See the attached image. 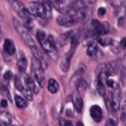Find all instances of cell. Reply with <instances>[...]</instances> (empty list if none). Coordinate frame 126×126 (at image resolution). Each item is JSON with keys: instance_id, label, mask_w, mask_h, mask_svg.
Masks as SVG:
<instances>
[{"instance_id": "6da1fadb", "label": "cell", "mask_w": 126, "mask_h": 126, "mask_svg": "<svg viewBox=\"0 0 126 126\" xmlns=\"http://www.w3.org/2000/svg\"><path fill=\"white\" fill-rule=\"evenodd\" d=\"M36 37L45 53L50 57L52 60L55 62L57 61L59 54L52 37L50 35H47L45 32L42 30H38Z\"/></svg>"}, {"instance_id": "7a4b0ae2", "label": "cell", "mask_w": 126, "mask_h": 126, "mask_svg": "<svg viewBox=\"0 0 126 126\" xmlns=\"http://www.w3.org/2000/svg\"><path fill=\"white\" fill-rule=\"evenodd\" d=\"M87 14V8L83 10H72L70 12L57 17L56 23L59 25L65 27H71L83 21Z\"/></svg>"}, {"instance_id": "3957f363", "label": "cell", "mask_w": 126, "mask_h": 126, "mask_svg": "<svg viewBox=\"0 0 126 126\" xmlns=\"http://www.w3.org/2000/svg\"><path fill=\"white\" fill-rule=\"evenodd\" d=\"M13 9L20 17L24 21L25 26L28 29H32L34 27L33 16L30 10L24 4L18 0H7Z\"/></svg>"}, {"instance_id": "277c9868", "label": "cell", "mask_w": 126, "mask_h": 126, "mask_svg": "<svg viewBox=\"0 0 126 126\" xmlns=\"http://www.w3.org/2000/svg\"><path fill=\"white\" fill-rule=\"evenodd\" d=\"M28 9L33 16L40 18H49L52 15L51 5L49 2L32 1L28 4Z\"/></svg>"}, {"instance_id": "5b68a950", "label": "cell", "mask_w": 126, "mask_h": 126, "mask_svg": "<svg viewBox=\"0 0 126 126\" xmlns=\"http://www.w3.org/2000/svg\"><path fill=\"white\" fill-rule=\"evenodd\" d=\"M79 42L78 38L75 36H72L71 38V44L70 48L63 57L60 64V67L63 72H66L70 69V62L71 58L73 56L76 49L79 45Z\"/></svg>"}, {"instance_id": "8992f818", "label": "cell", "mask_w": 126, "mask_h": 126, "mask_svg": "<svg viewBox=\"0 0 126 126\" xmlns=\"http://www.w3.org/2000/svg\"><path fill=\"white\" fill-rule=\"evenodd\" d=\"M13 25L22 40L29 47L36 46L35 42L32 38L28 29L25 25H22L16 18L13 19Z\"/></svg>"}, {"instance_id": "52a82bcc", "label": "cell", "mask_w": 126, "mask_h": 126, "mask_svg": "<svg viewBox=\"0 0 126 126\" xmlns=\"http://www.w3.org/2000/svg\"><path fill=\"white\" fill-rule=\"evenodd\" d=\"M44 70L41 63L36 58H32L31 74L33 79L37 82L41 88H43L46 82Z\"/></svg>"}, {"instance_id": "ba28073f", "label": "cell", "mask_w": 126, "mask_h": 126, "mask_svg": "<svg viewBox=\"0 0 126 126\" xmlns=\"http://www.w3.org/2000/svg\"><path fill=\"white\" fill-rule=\"evenodd\" d=\"M49 3L63 14L69 13L73 9V1L71 0H49Z\"/></svg>"}, {"instance_id": "9c48e42d", "label": "cell", "mask_w": 126, "mask_h": 126, "mask_svg": "<svg viewBox=\"0 0 126 126\" xmlns=\"http://www.w3.org/2000/svg\"><path fill=\"white\" fill-rule=\"evenodd\" d=\"M91 32L94 35H98L106 34L108 32L107 27L102 24L99 21L93 19L91 22Z\"/></svg>"}, {"instance_id": "30bf717a", "label": "cell", "mask_w": 126, "mask_h": 126, "mask_svg": "<svg viewBox=\"0 0 126 126\" xmlns=\"http://www.w3.org/2000/svg\"><path fill=\"white\" fill-rule=\"evenodd\" d=\"M122 99L121 90L119 87L117 86L114 89L112 93V97L110 100L112 107L116 111L119 109L121 106V101Z\"/></svg>"}, {"instance_id": "8fae6325", "label": "cell", "mask_w": 126, "mask_h": 126, "mask_svg": "<svg viewBox=\"0 0 126 126\" xmlns=\"http://www.w3.org/2000/svg\"><path fill=\"white\" fill-rule=\"evenodd\" d=\"M16 63L17 67L20 72L23 73L27 70L28 66V61L25 56V54L22 51H19L16 56Z\"/></svg>"}, {"instance_id": "7c38bea8", "label": "cell", "mask_w": 126, "mask_h": 126, "mask_svg": "<svg viewBox=\"0 0 126 126\" xmlns=\"http://www.w3.org/2000/svg\"><path fill=\"white\" fill-rule=\"evenodd\" d=\"M71 100L73 104L74 107L78 113L82 112L83 107V100L80 95L79 91L76 90L71 95Z\"/></svg>"}, {"instance_id": "4fadbf2b", "label": "cell", "mask_w": 126, "mask_h": 126, "mask_svg": "<svg viewBox=\"0 0 126 126\" xmlns=\"http://www.w3.org/2000/svg\"><path fill=\"white\" fill-rule=\"evenodd\" d=\"M90 114L95 122L99 123L103 119V112L101 107L98 105H94L90 109Z\"/></svg>"}, {"instance_id": "5bb4252c", "label": "cell", "mask_w": 126, "mask_h": 126, "mask_svg": "<svg viewBox=\"0 0 126 126\" xmlns=\"http://www.w3.org/2000/svg\"><path fill=\"white\" fill-rule=\"evenodd\" d=\"M30 48L34 58H36L41 63L44 69H46L48 65L47 61L46 59L45 56L43 55V53L36 48V46L31 47Z\"/></svg>"}, {"instance_id": "9a60e30c", "label": "cell", "mask_w": 126, "mask_h": 126, "mask_svg": "<svg viewBox=\"0 0 126 126\" xmlns=\"http://www.w3.org/2000/svg\"><path fill=\"white\" fill-rule=\"evenodd\" d=\"M105 80L101 74H97V77L95 80V86L98 93L102 96L106 94V88L104 85Z\"/></svg>"}, {"instance_id": "2e32d148", "label": "cell", "mask_w": 126, "mask_h": 126, "mask_svg": "<svg viewBox=\"0 0 126 126\" xmlns=\"http://www.w3.org/2000/svg\"><path fill=\"white\" fill-rule=\"evenodd\" d=\"M3 49L5 53L9 56H12L16 53V46L14 43L11 40L6 38L3 44Z\"/></svg>"}, {"instance_id": "e0dca14e", "label": "cell", "mask_w": 126, "mask_h": 126, "mask_svg": "<svg viewBox=\"0 0 126 126\" xmlns=\"http://www.w3.org/2000/svg\"><path fill=\"white\" fill-rule=\"evenodd\" d=\"M0 121H1V124L3 126H9L12 123L11 115L6 111H2L0 114Z\"/></svg>"}, {"instance_id": "ac0fdd59", "label": "cell", "mask_w": 126, "mask_h": 126, "mask_svg": "<svg viewBox=\"0 0 126 126\" xmlns=\"http://www.w3.org/2000/svg\"><path fill=\"white\" fill-rule=\"evenodd\" d=\"M23 78L25 84L27 88L30 89L31 90H33L34 92H37L36 87L35 84H34V79H33V78L30 77L28 76V75H27V74H23Z\"/></svg>"}, {"instance_id": "d6986e66", "label": "cell", "mask_w": 126, "mask_h": 126, "mask_svg": "<svg viewBox=\"0 0 126 126\" xmlns=\"http://www.w3.org/2000/svg\"><path fill=\"white\" fill-rule=\"evenodd\" d=\"M48 90L50 93L54 94L58 91L59 89V85L57 82L54 79H50L49 80L47 86Z\"/></svg>"}, {"instance_id": "ffe728a7", "label": "cell", "mask_w": 126, "mask_h": 126, "mask_svg": "<svg viewBox=\"0 0 126 126\" xmlns=\"http://www.w3.org/2000/svg\"><path fill=\"white\" fill-rule=\"evenodd\" d=\"M87 5L82 0H73V9L75 11L87 9Z\"/></svg>"}, {"instance_id": "44dd1931", "label": "cell", "mask_w": 126, "mask_h": 126, "mask_svg": "<svg viewBox=\"0 0 126 126\" xmlns=\"http://www.w3.org/2000/svg\"><path fill=\"white\" fill-rule=\"evenodd\" d=\"M14 100L16 106H17V107H18V108H25V107H27V105H28V103H27V102L26 101V100H25L23 98L20 96L19 95H16V96H15Z\"/></svg>"}, {"instance_id": "7402d4cb", "label": "cell", "mask_w": 126, "mask_h": 126, "mask_svg": "<svg viewBox=\"0 0 126 126\" xmlns=\"http://www.w3.org/2000/svg\"><path fill=\"white\" fill-rule=\"evenodd\" d=\"M98 51V47L97 44L95 43H91L89 44L88 48L87 49V54L90 56H93L97 54Z\"/></svg>"}, {"instance_id": "603a6c76", "label": "cell", "mask_w": 126, "mask_h": 126, "mask_svg": "<svg viewBox=\"0 0 126 126\" xmlns=\"http://www.w3.org/2000/svg\"><path fill=\"white\" fill-rule=\"evenodd\" d=\"M110 117L106 122L105 126H117L118 119L116 114H109Z\"/></svg>"}, {"instance_id": "cb8c5ba5", "label": "cell", "mask_w": 126, "mask_h": 126, "mask_svg": "<svg viewBox=\"0 0 126 126\" xmlns=\"http://www.w3.org/2000/svg\"><path fill=\"white\" fill-rule=\"evenodd\" d=\"M97 41L101 45L105 46L108 45H111L112 43L114 41L110 37H105V38H102L100 37H98L97 38Z\"/></svg>"}, {"instance_id": "d4e9b609", "label": "cell", "mask_w": 126, "mask_h": 126, "mask_svg": "<svg viewBox=\"0 0 126 126\" xmlns=\"http://www.w3.org/2000/svg\"><path fill=\"white\" fill-rule=\"evenodd\" d=\"M86 70V65H85L84 64H79L78 67L77 68V69H76V71H75L74 75L76 77H81V76L84 74Z\"/></svg>"}, {"instance_id": "484cf974", "label": "cell", "mask_w": 126, "mask_h": 126, "mask_svg": "<svg viewBox=\"0 0 126 126\" xmlns=\"http://www.w3.org/2000/svg\"><path fill=\"white\" fill-rule=\"evenodd\" d=\"M15 86L17 88V90L20 91H22L25 89L24 85L22 83L20 77L17 76V75L16 77V79H15Z\"/></svg>"}, {"instance_id": "4316f807", "label": "cell", "mask_w": 126, "mask_h": 126, "mask_svg": "<svg viewBox=\"0 0 126 126\" xmlns=\"http://www.w3.org/2000/svg\"><path fill=\"white\" fill-rule=\"evenodd\" d=\"M22 92L23 93V95H24L25 97L26 98V99L28 100V101H32L33 100V94H32V90L28 88H25V89Z\"/></svg>"}, {"instance_id": "83f0119b", "label": "cell", "mask_w": 126, "mask_h": 126, "mask_svg": "<svg viewBox=\"0 0 126 126\" xmlns=\"http://www.w3.org/2000/svg\"><path fill=\"white\" fill-rule=\"evenodd\" d=\"M71 37H72V32L71 31L67 32L66 33H64L63 35H60V40L62 41V43L63 44H66L68 38H71Z\"/></svg>"}, {"instance_id": "f1b7e54d", "label": "cell", "mask_w": 126, "mask_h": 126, "mask_svg": "<svg viewBox=\"0 0 126 126\" xmlns=\"http://www.w3.org/2000/svg\"><path fill=\"white\" fill-rule=\"evenodd\" d=\"M13 77V75H12V73L11 72V71H7L4 73L3 75V79L4 80L5 82L7 84H8V83L9 82L10 80H11V79Z\"/></svg>"}, {"instance_id": "f546056e", "label": "cell", "mask_w": 126, "mask_h": 126, "mask_svg": "<svg viewBox=\"0 0 126 126\" xmlns=\"http://www.w3.org/2000/svg\"><path fill=\"white\" fill-rule=\"evenodd\" d=\"M121 107L122 111V119L123 121H124L126 119V99L124 100Z\"/></svg>"}, {"instance_id": "4dcf8cb0", "label": "cell", "mask_w": 126, "mask_h": 126, "mask_svg": "<svg viewBox=\"0 0 126 126\" xmlns=\"http://www.w3.org/2000/svg\"><path fill=\"white\" fill-rule=\"evenodd\" d=\"M59 125L60 126H73L71 121L63 119H60L59 121Z\"/></svg>"}, {"instance_id": "1f68e13d", "label": "cell", "mask_w": 126, "mask_h": 126, "mask_svg": "<svg viewBox=\"0 0 126 126\" xmlns=\"http://www.w3.org/2000/svg\"><path fill=\"white\" fill-rule=\"evenodd\" d=\"M121 80L123 84H126V67H123L121 70Z\"/></svg>"}, {"instance_id": "d6a6232c", "label": "cell", "mask_w": 126, "mask_h": 126, "mask_svg": "<svg viewBox=\"0 0 126 126\" xmlns=\"http://www.w3.org/2000/svg\"><path fill=\"white\" fill-rule=\"evenodd\" d=\"M1 93H2V95L7 96V97L8 98L9 100H11V94H10V92L9 91L8 89L6 88V86H2V87H1Z\"/></svg>"}, {"instance_id": "836d02e7", "label": "cell", "mask_w": 126, "mask_h": 126, "mask_svg": "<svg viewBox=\"0 0 126 126\" xmlns=\"http://www.w3.org/2000/svg\"><path fill=\"white\" fill-rule=\"evenodd\" d=\"M105 83L107 85V86L108 87H109L110 88H113L114 86V81L111 79H108L107 78V79L105 81Z\"/></svg>"}, {"instance_id": "e575fe53", "label": "cell", "mask_w": 126, "mask_h": 126, "mask_svg": "<svg viewBox=\"0 0 126 126\" xmlns=\"http://www.w3.org/2000/svg\"><path fill=\"white\" fill-rule=\"evenodd\" d=\"M106 12H107V10L105 7H100L98 9V17H100V18H103V17L105 15Z\"/></svg>"}, {"instance_id": "d590c367", "label": "cell", "mask_w": 126, "mask_h": 126, "mask_svg": "<svg viewBox=\"0 0 126 126\" xmlns=\"http://www.w3.org/2000/svg\"><path fill=\"white\" fill-rule=\"evenodd\" d=\"M119 45H120V47L122 49H126V37L121 40L120 43H119Z\"/></svg>"}, {"instance_id": "8d00e7d4", "label": "cell", "mask_w": 126, "mask_h": 126, "mask_svg": "<svg viewBox=\"0 0 126 126\" xmlns=\"http://www.w3.org/2000/svg\"><path fill=\"white\" fill-rule=\"evenodd\" d=\"M1 105L2 107H6L7 106V100H5V99H2L1 100Z\"/></svg>"}, {"instance_id": "74e56055", "label": "cell", "mask_w": 126, "mask_h": 126, "mask_svg": "<svg viewBox=\"0 0 126 126\" xmlns=\"http://www.w3.org/2000/svg\"><path fill=\"white\" fill-rule=\"evenodd\" d=\"M76 126H84V124H82V122H81V121H78V122L76 123Z\"/></svg>"}, {"instance_id": "f35d334b", "label": "cell", "mask_w": 126, "mask_h": 126, "mask_svg": "<svg viewBox=\"0 0 126 126\" xmlns=\"http://www.w3.org/2000/svg\"></svg>"}]
</instances>
